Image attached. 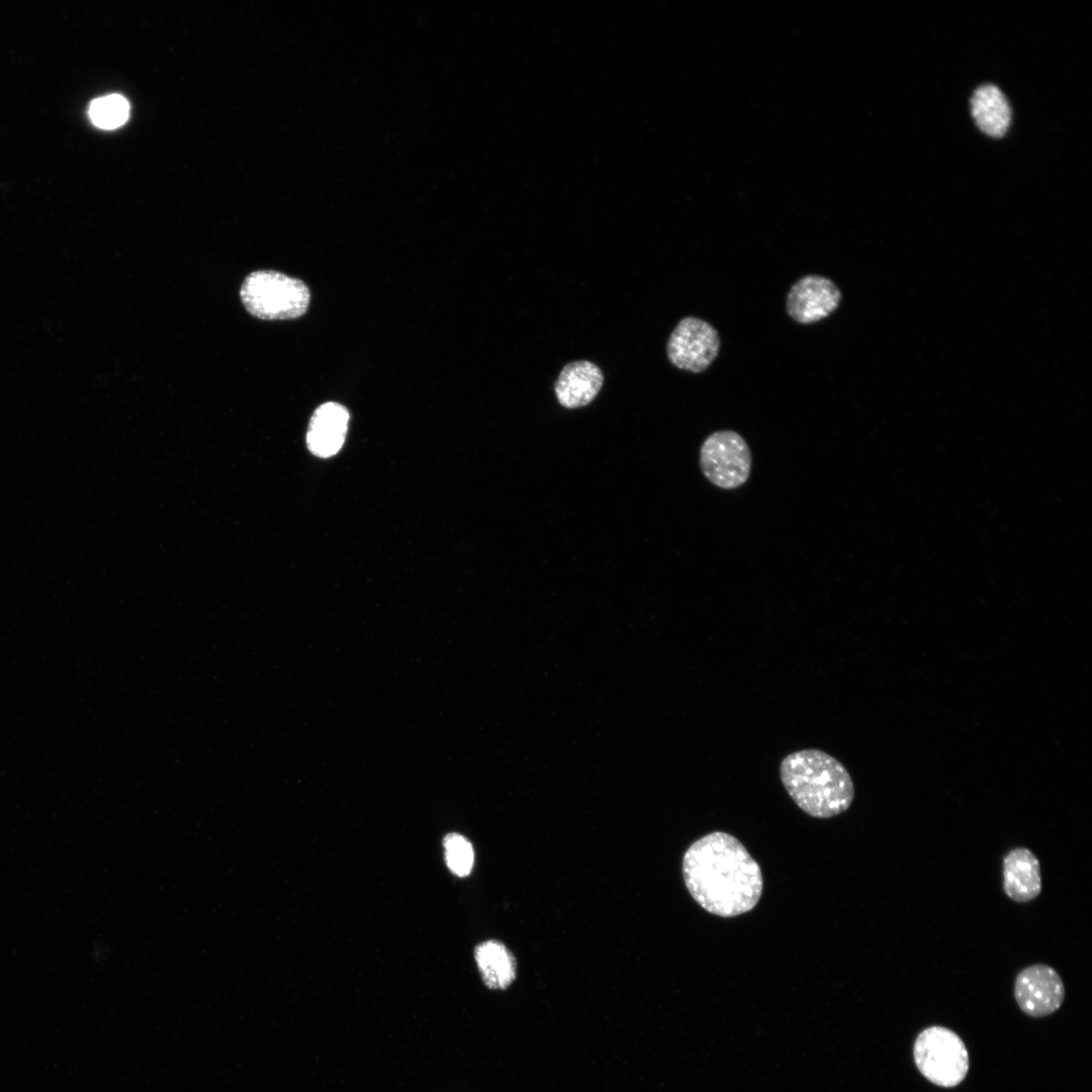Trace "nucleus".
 Listing matches in <instances>:
<instances>
[{
	"mask_svg": "<svg viewBox=\"0 0 1092 1092\" xmlns=\"http://www.w3.org/2000/svg\"><path fill=\"white\" fill-rule=\"evenodd\" d=\"M972 114L979 128L993 138L1004 135L1010 123V107L994 85L978 88L971 99Z\"/></svg>",
	"mask_w": 1092,
	"mask_h": 1092,
	"instance_id": "nucleus-12",
	"label": "nucleus"
},
{
	"mask_svg": "<svg viewBox=\"0 0 1092 1092\" xmlns=\"http://www.w3.org/2000/svg\"><path fill=\"white\" fill-rule=\"evenodd\" d=\"M780 778L795 804L812 817L839 815L854 798V786L845 766L820 749L807 748L785 756Z\"/></svg>",
	"mask_w": 1092,
	"mask_h": 1092,
	"instance_id": "nucleus-2",
	"label": "nucleus"
},
{
	"mask_svg": "<svg viewBox=\"0 0 1092 1092\" xmlns=\"http://www.w3.org/2000/svg\"><path fill=\"white\" fill-rule=\"evenodd\" d=\"M682 875L696 902L720 917L752 910L762 894L760 867L736 837L722 831L709 833L688 848Z\"/></svg>",
	"mask_w": 1092,
	"mask_h": 1092,
	"instance_id": "nucleus-1",
	"label": "nucleus"
},
{
	"mask_svg": "<svg viewBox=\"0 0 1092 1092\" xmlns=\"http://www.w3.org/2000/svg\"><path fill=\"white\" fill-rule=\"evenodd\" d=\"M349 422L348 410L338 402L321 404L310 418L306 442L314 455L328 458L343 446Z\"/></svg>",
	"mask_w": 1092,
	"mask_h": 1092,
	"instance_id": "nucleus-11",
	"label": "nucleus"
},
{
	"mask_svg": "<svg viewBox=\"0 0 1092 1092\" xmlns=\"http://www.w3.org/2000/svg\"><path fill=\"white\" fill-rule=\"evenodd\" d=\"M1014 998L1022 1012L1043 1017L1056 1012L1065 999L1059 973L1049 965L1033 964L1022 969L1014 981Z\"/></svg>",
	"mask_w": 1092,
	"mask_h": 1092,
	"instance_id": "nucleus-7",
	"label": "nucleus"
},
{
	"mask_svg": "<svg viewBox=\"0 0 1092 1092\" xmlns=\"http://www.w3.org/2000/svg\"><path fill=\"white\" fill-rule=\"evenodd\" d=\"M720 337L708 322L696 317L681 318L671 332L666 353L670 363L681 370L700 373L718 356Z\"/></svg>",
	"mask_w": 1092,
	"mask_h": 1092,
	"instance_id": "nucleus-6",
	"label": "nucleus"
},
{
	"mask_svg": "<svg viewBox=\"0 0 1092 1092\" xmlns=\"http://www.w3.org/2000/svg\"><path fill=\"white\" fill-rule=\"evenodd\" d=\"M1003 891L1012 901L1026 903L1041 892L1040 864L1027 847L1010 849L1002 859Z\"/></svg>",
	"mask_w": 1092,
	"mask_h": 1092,
	"instance_id": "nucleus-9",
	"label": "nucleus"
},
{
	"mask_svg": "<svg viewBox=\"0 0 1092 1092\" xmlns=\"http://www.w3.org/2000/svg\"><path fill=\"white\" fill-rule=\"evenodd\" d=\"M474 956L482 981L487 988L506 989L515 980V959L499 941L487 940L479 943Z\"/></svg>",
	"mask_w": 1092,
	"mask_h": 1092,
	"instance_id": "nucleus-13",
	"label": "nucleus"
},
{
	"mask_svg": "<svg viewBox=\"0 0 1092 1092\" xmlns=\"http://www.w3.org/2000/svg\"><path fill=\"white\" fill-rule=\"evenodd\" d=\"M88 112L95 126L114 129L127 120L129 104L123 96L110 94L92 100Z\"/></svg>",
	"mask_w": 1092,
	"mask_h": 1092,
	"instance_id": "nucleus-14",
	"label": "nucleus"
},
{
	"mask_svg": "<svg viewBox=\"0 0 1092 1092\" xmlns=\"http://www.w3.org/2000/svg\"><path fill=\"white\" fill-rule=\"evenodd\" d=\"M841 292L837 285L821 275H805L790 288L786 309L791 318L803 325L819 322L839 305Z\"/></svg>",
	"mask_w": 1092,
	"mask_h": 1092,
	"instance_id": "nucleus-8",
	"label": "nucleus"
},
{
	"mask_svg": "<svg viewBox=\"0 0 1092 1092\" xmlns=\"http://www.w3.org/2000/svg\"><path fill=\"white\" fill-rule=\"evenodd\" d=\"M246 309L261 320H293L308 308L310 292L297 278L273 270L249 274L241 287Z\"/></svg>",
	"mask_w": 1092,
	"mask_h": 1092,
	"instance_id": "nucleus-3",
	"label": "nucleus"
},
{
	"mask_svg": "<svg viewBox=\"0 0 1092 1092\" xmlns=\"http://www.w3.org/2000/svg\"><path fill=\"white\" fill-rule=\"evenodd\" d=\"M444 848L449 870L459 877L469 875L474 861V852L469 840L458 833H449L444 838Z\"/></svg>",
	"mask_w": 1092,
	"mask_h": 1092,
	"instance_id": "nucleus-15",
	"label": "nucleus"
},
{
	"mask_svg": "<svg viewBox=\"0 0 1092 1092\" xmlns=\"http://www.w3.org/2000/svg\"><path fill=\"white\" fill-rule=\"evenodd\" d=\"M604 375L599 366L586 360L573 361L560 371L554 384L558 402L566 408L590 403L600 392Z\"/></svg>",
	"mask_w": 1092,
	"mask_h": 1092,
	"instance_id": "nucleus-10",
	"label": "nucleus"
},
{
	"mask_svg": "<svg viewBox=\"0 0 1092 1092\" xmlns=\"http://www.w3.org/2000/svg\"><path fill=\"white\" fill-rule=\"evenodd\" d=\"M752 457L744 438L733 430L709 435L700 449V467L704 476L721 489L743 485L751 472Z\"/></svg>",
	"mask_w": 1092,
	"mask_h": 1092,
	"instance_id": "nucleus-5",
	"label": "nucleus"
},
{
	"mask_svg": "<svg viewBox=\"0 0 1092 1092\" xmlns=\"http://www.w3.org/2000/svg\"><path fill=\"white\" fill-rule=\"evenodd\" d=\"M913 1057L922 1076L940 1087L959 1085L969 1071V1054L964 1041L943 1026L923 1029L914 1041Z\"/></svg>",
	"mask_w": 1092,
	"mask_h": 1092,
	"instance_id": "nucleus-4",
	"label": "nucleus"
}]
</instances>
